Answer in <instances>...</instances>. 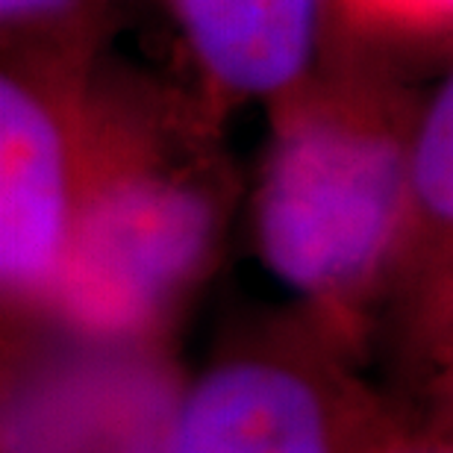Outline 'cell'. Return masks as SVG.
I'll list each match as a JSON object with an SVG mask.
<instances>
[{"instance_id": "6da1fadb", "label": "cell", "mask_w": 453, "mask_h": 453, "mask_svg": "<svg viewBox=\"0 0 453 453\" xmlns=\"http://www.w3.org/2000/svg\"><path fill=\"white\" fill-rule=\"evenodd\" d=\"M224 110L201 88L95 71L74 233L44 327L171 344L221 257L235 210Z\"/></svg>"}, {"instance_id": "7a4b0ae2", "label": "cell", "mask_w": 453, "mask_h": 453, "mask_svg": "<svg viewBox=\"0 0 453 453\" xmlns=\"http://www.w3.org/2000/svg\"><path fill=\"white\" fill-rule=\"evenodd\" d=\"M265 110L253 244L297 312L357 353L410 259L421 106L386 68L327 42Z\"/></svg>"}, {"instance_id": "3957f363", "label": "cell", "mask_w": 453, "mask_h": 453, "mask_svg": "<svg viewBox=\"0 0 453 453\" xmlns=\"http://www.w3.org/2000/svg\"><path fill=\"white\" fill-rule=\"evenodd\" d=\"M392 412L353 353L295 312L188 374L168 453H371Z\"/></svg>"}, {"instance_id": "277c9868", "label": "cell", "mask_w": 453, "mask_h": 453, "mask_svg": "<svg viewBox=\"0 0 453 453\" xmlns=\"http://www.w3.org/2000/svg\"><path fill=\"white\" fill-rule=\"evenodd\" d=\"M186 383L171 344L6 336L0 453H168Z\"/></svg>"}, {"instance_id": "5b68a950", "label": "cell", "mask_w": 453, "mask_h": 453, "mask_svg": "<svg viewBox=\"0 0 453 453\" xmlns=\"http://www.w3.org/2000/svg\"><path fill=\"white\" fill-rule=\"evenodd\" d=\"M97 68H68L57 62L4 57V71H0L4 339L42 330L48 324L74 233L80 177H83L86 97Z\"/></svg>"}, {"instance_id": "8992f818", "label": "cell", "mask_w": 453, "mask_h": 453, "mask_svg": "<svg viewBox=\"0 0 453 453\" xmlns=\"http://www.w3.org/2000/svg\"><path fill=\"white\" fill-rule=\"evenodd\" d=\"M215 106L271 104L327 48L330 0H157Z\"/></svg>"}, {"instance_id": "52a82bcc", "label": "cell", "mask_w": 453, "mask_h": 453, "mask_svg": "<svg viewBox=\"0 0 453 453\" xmlns=\"http://www.w3.org/2000/svg\"><path fill=\"white\" fill-rule=\"evenodd\" d=\"M453 283V68L421 106L412 148V248L406 297Z\"/></svg>"}, {"instance_id": "ba28073f", "label": "cell", "mask_w": 453, "mask_h": 453, "mask_svg": "<svg viewBox=\"0 0 453 453\" xmlns=\"http://www.w3.org/2000/svg\"><path fill=\"white\" fill-rule=\"evenodd\" d=\"M124 0H0L4 57L97 68Z\"/></svg>"}, {"instance_id": "9c48e42d", "label": "cell", "mask_w": 453, "mask_h": 453, "mask_svg": "<svg viewBox=\"0 0 453 453\" xmlns=\"http://www.w3.org/2000/svg\"><path fill=\"white\" fill-rule=\"evenodd\" d=\"M415 353L427 412L421 421L453 433V283L410 297Z\"/></svg>"}, {"instance_id": "30bf717a", "label": "cell", "mask_w": 453, "mask_h": 453, "mask_svg": "<svg viewBox=\"0 0 453 453\" xmlns=\"http://www.w3.org/2000/svg\"><path fill=\"white\" fill-rule=\"evenodd\" d=\"M330 21L371 42L453 39V0H330Z\"/></svg>"}, {"instance_id": "8fae6325", "label": "cell", "mask_w": 453, "mask_h": 453, "mask_svg": "<svg viewBox=\"0 0 453 453\" xmlns=\"http://www.w3.org/2000/svg\"><path fill=\"white\" fill-rule=\"evenodd\" d=\"M371 453H453V433L421 418L392 412Z\"/></svg>"}]
</instances>
